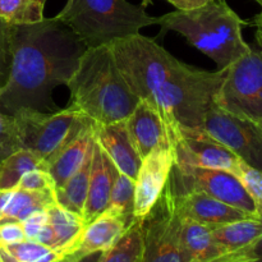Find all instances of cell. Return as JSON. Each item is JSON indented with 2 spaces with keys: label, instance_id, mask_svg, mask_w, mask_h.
<instances>
[{
  "label": "cell",
  "instance_id": "obj_1",
  "mask_svg": "<svg viewBox=\"0 0 262 262\" xmlns=\"http://www.w3.org/2000/svg\"><path fill=\"white\" fill-rule=\"evenodd\" d=\"M110 46L130 91L159 110L171 142L181 128L204 127L225 69L207 72L187 66L155 38L141 33L113 41Z\"/></svg>",
  "mask_w": 262,
  "mask_h": 262
},
{
  "label": "cell",
  "instance_id": "obj_2",
  "mask_svg": "<svg viewBox=\"0 0 262 262\" xmlns=\"http://www.w3.org/2000/svg\"><path fill=\"white\" fill-rule=\"evenodd\" d=\"M10 71L0 90V112L19 109L56 112L55 87L67 84L87 46L59 19L43 18L28 25H9Z\"/></svg>",
  "mask_w": 262,
  "mask_h": 262
},
{
  "label": "cell",
  "instance_id": "obj_3",
  "mask_svg": "<svg viewBox=\"0 0 262 262\" xmlns=\"http://www.w3.org/2000/svg\"><path fill=\"white\" fill-rule=\"evenodd\" d=\"M67 86L71 106L95 123L127 119L140 100L120 73L110 43L87 48Z\"/></svg>",
  "mask_w": 262,
  "mask_h": 262
},
{
  "label": "cell",
  "instance_id": "obj_4",
  "mask_svg": "<svg viewBox=\"0 0 262 262\" xmlns=\"http://www.w3.org/2000/svg\"><path fill=\"white\" fill-rule=\"evenodd\" d=\"M245 20L229 7L227 0H211L192 9H177L158 17L161 30L183 36L194 49L216 63L217 69H227L250 50L243 38Z\"/></svg>",
  "mask_w": 262,
  "mask_h": 262
},
{
  "label": "cell",
  "instance_id": "obj_5",
  "mask_svg": "<svg viewBox=\"0 0 262 262\" xmlns=\"http://www.w3.org/2000/svg\"><path fill=\"white\" fill-rule=\"evenodd\" d=\"M55 18L68 26L87 48L106 45L158 25V17L148 15L142 4L127 0H67Z\"/></svg>",
  "mask_w": 262,
  "mask_h": 262
},
{
  "label": "cell",
  "instance_id": "obj_6",
  "mask_svg": "<svg viewBox=\"0 0 262 262\" xmlns=\"http://www.w3.org/2000/svg\"><path fill=\"white\" fill-rule=\"evenodd\" d=\"M13 117L17 123L22 148L31 151L43 161L46 170L49 161L90 120L73 106L53 113L23 107Z\"/></svg>",
  "mask_w": 262,
  "mask_h": 262
},
{
  "label": "cell",
  "instance_id": "obj_7",
  "mask_svg": "<svg viewBox=\"0 0 262 262\" xmlns=\"http://www.w3.org/2000/svg\"><path fill=\"white\" fill-rule=\"evenodd\" d=\"M215 105L237 117L262 123V32L256 45L225 69Z\"/></svg>",
  "mask_w": 262,
  "mask_h": 262
},
{
  "label": "cell",
  "instance_id": "obj_8",
  "mask_svg": "<svg viewBox=\"0 0 262 262\" xmlns=\"http://www.w3.org/2000/svg\"><path fill=\"white\" fill-rule=\"evenodd\" d=\"M168 187L173 194L184 192H204L224 204L242 210L248 216L257 217L252 199L237 176L219 169L177 163L171 169Z\"/></svg>",
  "mask_w": 262,
  "mask_h": 262
},
{
  "label": "cell",
  "instance_id": "obj_9",
  "mask_svg": "<svg viewBox=\"0 0 262 262\" xmlns=\"http://www.w3.org/2000/svg\"><path fill=\"white\" fill-rule=\"evenodd\" d=\"M141 262H184L178 241V214L168 184L150 212L141 219Z\"/></svg>",
  "mask_w": 262,
  "mask_h": 262
},
{
  "label": "cell",
  "instance_id": "obj_10",
  "mask_svg": "<svg viewBox=\"0 0 262 262\" xmlns=\"http://www.w3.org/2000/svg\"><path fill=\"white\" fill-rule=\"evenodd\" d=\"M202 128L243 163L262 171V123L233 115L214 104Z\"/></svg>",
  "mask_w": 262,
  "mask_h": 262
},
{
  "label": "cell",
  "instance_id": "obj_11",
  "mask_svg": "<svg viewBox=\"0 0 262 262\" xmlns=\"http://www.w3.org/2000/svg\"><path fill=\"white\" fill-rule=\"evenodd\" d=\"M177 163L219 169L237 176L242 160L204 128H181L173 142Z\"/></svg>",
  "mask_w": 262,
  "mask_h": 262
},
{
  "label": "cell",
  "instance_id": "obj_12",
  "mask_svg": "<svg viewBox=\"0 0 262 262\" xmlns=\"http://www.w3.org/2000/svg\"><path fill=\"white\" fill-rule=\"evenodd\" d=\"M174 146H159L141 161L135 181L136 219H142L150 212L163 193L176 164Z\"/></svg>",
  "mask_w": 262,
  "mask_h": 262
},
{
  "label": "cell",
  "instance_id": "obj_13",
  "mask_svg": "<svg viewBox=\"0 0 262 262\" xmlns=\"http://www.w3.org/2000/svg\"><path fill=\"white\" fill-rule=\"evenodd\" d=\"M129 227L122 216L106 209L95 217L82 230L76 245L61 257L63 262H81L84 258L102 253L118 242Z\"/></svg>",
  "mask_w": 262,
  "mask_h": 262
},
{
  "label": "cell",
  "instance_id": "obj_14",
  "mask_svg": "<svg viewBox=\"0 0 262 262\" xmlns=\"http://www.w3.org/2000/svg\"><path fill=\"white\" fill-rule=\"evenodd\" d=\"M125 123L130 141L141 159L159 146H174L164 118L159 110L146 100H138Z\"/></svg>",
  "mask_w": 262,
  "mask_h": 262
},
{
  "label": "cell",
  "instance_id": "obj_15",
  "mask_svg": "<svg viewBox=\"0 0 262 262\" xmlns=\"http://www.w3.org/2000/svg\"><path fill=\"white\" fill-rule=\"evenodd\" d=\"M173 197L174 206L179 216L188 217L206 225L210 229L245 217H252L242 210L224 204L204 192H184L173 194Z\"/></svg>",
  "mask_w": 262,
  "mask_h": 262
},
{
  "label": "cell",
  "instance_id": "obj_16",
  "mask_svg": "<svg viewBox=\"0 0 262 262\" xmlns=\"http://www.w3.org/2000/svg\"><path fill=\"white\" fill-rule=\"evenodd\" d=\"M94 137L118 171L136 181L142 159L130 141L125 119L106 124L94 123Z\"/></svg>",
  "mask_w": 262,
  "mask_h": 262
},
{
  "label": "cell",
  "instance_id": "obj_17",
  "mask_svg": "<svg viewBox=\"0 0 262 262\" xmlns=\"http://www.w3.org/2000/svg\"><path fill=\"white\" fill-rule=\"evenodd\" d=\"M118 173L119 171L114 163L105 154L101 146L94 141L89 192H87L86 205L82 215L86 224L106 210Z\"/></svg>",
  "mask_w": 262,
  "mask_h": 262
},
{
  "label": "cell",
  "instance_id": "obj_18",
  "mask_svg": "<svg viewBox=\"0 0 262 262\" xmlns=\"http://www.w3.org/2000/svg\"><path fill=\"white\" fill-rule=\"evenodd\" d=\"M94 123V120L90 119L48 163V171L55 182V188L63 186L76 174L91 152L95 141Z\"/></svg>",
  "mask_w": 262,
  "mask_h": 262
},
{
  "label": "cell",
  "instance_id": "obj_19",
  "mask_svg": "<svg viewBox=\"0 0 262 262\" xmlns=\"http://www.w3.org/2000/svg\"><path fill=\"white\" fill-rule=\"evenodd\" d=\"M178 214V212H177ZM178 241L184 262H197L222 253L209 227L178 215Z\"/></svg>",
  "mask_w": 262,
  "mask_h": 262
},
{
  "label": "cell",
  "instance_id": "obj_20",
  "mask_svg": "<svg viewBox=\"0 0 262 262\" xmlns=\"http://www.w3.org/2000/svg\"><path fill=\"white\" fill-rule=\"evenodd\" d=\"M212 239L222 252L255 245L262 235V220L245 217L211 229Z\"/></svg>",
  "mask_w": 262,
  "mask_h": 262
},
{
  "label": "cell",
  "instance_id": "obj_21",
  "mask_svg": "<svg viewBox=\"0 0 262 262\" xmlns=\"http://www.w3.org/2000/svg\"><path fill=\"white\" fill-rule=\"evenodd\" d=\"M49 224L53 228L55 234V252L60 255V258L76 245L86 223L82 216L69 211L60 206L58 202L50 205L46 209Z\"/></svg>",
  "mask_w": 262,
  "mask_h": 262
},
{
  "label": "cell",
  "instance_id": "obj_22",
  "mask_svg": "<svg viewBox=\"0 0 262 262\" xmlns=\"http://www.w3.org/2000/svg\"><path fill=\"white\" fill-rule=\"evenodd\" d=\"M55 189L46 191H26L14 188L9 201L5 206L0 223L4 222H25L28 216L37 211L48 209L55 204Z\"/></svg>",
  "mask_w": 262,
  "mask_h": 262
},
{
  "label": "cell",
  "instance_id": "obj_23",
  "mask_svg": "<svg viewBox=\"0 0 262 262\" xmlns=\"http://www.w3.org/2000/svg\"><path fill=\"white\" fill-rule=\"evenodd\" d=\"M92 150L86 161L76 174L71 177L61 187L55 188V199L60 206L82 216L89 192L90 174H91ZM83 219V217H82Z\"/></svg>",
  "mask_w": 262,
  "mask_h": 262
},
{
  "label": "cell",
  "instance_id": "obj_24",
  "mask_svg": "<svg viewBox=\"0 0 262 262\" xmlns=\"http://www.w3.org/2000/svg\"><path fill=\"white\" fill-rule=\"evenodd\" d=\"M143 252V235L141 219H136L125 229L113 247L101 253L97 262H141Z\"/></svg>",
  "mask_w": 262,
  "mask_h": 262
},
{
  "label": "cell",
  "instance_id": "obj_25",
  "mask_svg": "<svg viewBox=\"0 0 262 262\" xmlns=\"http://www.w3.org/2000/svg\"><path fill=\"white\" fill-rule=\"evenodd\" d=\"M35 169L46 170L45 163L31 151L20 148L0 163V189H14L20 178Z\"/></svg>",
  "mask_w": 262,
  "mask_h": 262
},
{
  "label": "cell",
  "instance_id": "obj_26",
  "mask_svg": "<svg viewBox=\"0 0 262 262\" xmlns=\"http://www.w3.org/2000/svg\"><path fill=\"white\" fill-rule=\"evenodd\" d=\"M60 255L51 248L25 239L9 246H0V262H55Z\"/></svg>",
  "mask_w": 262,
  "mask_h": 262
},
{
  "label": "cell",
  "instance_id": "obj_27",
  "mask_svg": "<svg viewBox=\"0 0 262 262\" xmlns=\"http://www.w3.org/2000/svg\"><path fill=\"white\" fill-rule=\"evenodd\" d=\"M42 4L38 0H0V19L9 25H28L42 20Z\"/></svg>",
  "mask_w": 262,
  "mask_h": 262
},
{
  "label": "cell",
  "instance_id": "obj_28",
  "mask_svg": "<svg viewBox=\"0 0 262 262\" xmlns=\"http://www.w3.org/2000/svg\"><path fill=\"white\" fill-rule=\"evenodd\" d=\"M106 209L117 212L128 225L135 222V179L120 171L118 173Z\"/></svg>",
  "mask_w": 262,
  "mask_h": 262
},
{
  "label": "cell",
  "instance_id": "obj_29",
  "mask_svg": "<svg viewBox=\"0 0 262 262\" xmlns=\"http://www.w3.org/2000/svg\"><path fill=\"white\" fill-rule=\"evenodd\" d=\"M20 148L22 145L14 117L0 112V163Z\"/></svg>",
  "mask_w": 262,
  "mask_h": 262
},
{
  "label": "cell",
  "instance_id": "obj_30",
  "mask_svg": "<svg viewBox=\"0 0 262 262\" xmlns=\"http://www.w3.org/2000/svg\"><path fill=\"white\" fill-rule=\"evenodd\" d=\"M237 177L252 199L258 219L262 220V171L242 161Z\"/></svg>",
  "mask_w": 262,
  "mask_h": 262
},
{
  "label": "cell",
  "instance_id": "obj_31",
  "mask_svg": "<svg viewBox=\"0 0 262 262\" xmlns=\"http://www.w3.org/2000/svg\"><path fill=\"white\" fill-rule=\"evenodd\" d=\"M17 187L26 191H46V189H55V182L48 170L35 169L26 173L20 178Z\"/></svg>",
  "mask_w": 262,
  "mask_h": 262
},
{
  "label": "cell",
  "instance_id": "obj_32",
  "mask_svg": "<svg viewBox=\"0 0 262 262\" xmlns=\"http://www.w3.org/2000/svg\"><path fill=\"white\" fill-rule=\"evenodd\" d=\"M10 71L9 23L0 19V90L5 86Z\"/></svg>",
  "mask_w": 262,
  "mask_h": 262
},
{
  "label": "cell",
  "instance_id": "obj_33",
  "mask_svg": "<svg viewBox=\"0 0 262 262\" xmlns=\"http://www.w3.org/2000/svg\"><path fill=\"white\" fill-rule=\"evenodd\" d=\"M26 239L22 223L4 222L0 223V246H9Z\"/></svg>",
  "mask_w": 262,
  "mask_h": 262
},
{
  "label": "cell",
  "instance_id": "obj_34",
  "mask_svg": "<svg viewBox=\"0 0 262 262\" xmlns=\"http://www.w3.org/2000/svg\"><path fill=\"white\" fill-rule=\"evenodd\" d=\"M49 223L48 212L46 210L42 211H37L35 214H32L31 216H28L25 222H22L23 232H25L26 239L33 241L36 238V235L38 234V232L41 230V228L45 224Z\"/></svg>",
  "mask_w": 262,
  "mask_h": 262
},
{
  "label": "cell",
  "instance_id": "obj_35",
  "mask_svg": "<svg viewBox=\"0 0 262 262\" xmlns=\"http://www.w3.org/2000/svg\"><path fill=\"white\" fill-rule=\"evenodd\" d=\"M33 241L51 248V250H55V234H54L53 228L50 227L49 223L41 228V230L38 232V234L36 235V238Z\"/></svg>",
  "mask_w": 262,
  "mask_h": 262
},
{
  "label": "cell",
  "instance_id": "obj_36",
  "mask_svg": "<svg viewBox=\"0 0 262 262\" xmlns=\"http://www.w3.org/2000/svg\"><path fill=\"white\" fill-rule=\"evenodd\" d=\"M151 0H143L142 5L146 8V5L150 3ZM168 3H170L174 8L177 9H192V8L200 7L202 4H206V3L211 2V0H166Z\"/></svg>",
  "mask_w": 262,
  "mask_h": 262
},
{
  "label": "cell",
  "instance_id": "obj_37",
  "mask_svg": "<svg viewBox=\"0 0 262 262\" xmlns=\"http://www.w3.org/2000/svg\"><path fill=\"white\" fill-rule=\"evenodd\" d=\"M13 189H0V219L3 216L5 206H7L8 201H9L10 196H12Z\"/></svg>",
  "mask_w": 262,
  "mask_h": 262
},
{
  "label": "cell",
  "instance_id": "obj_38",
  "mask_svg": "<svg viewBox=\"0 0 262 262\" xmlns=\"http://www.w3.org/2000/svg\"><path fill=\"white\" fill-rule=\"evenodd\" d=\"M253 253H255V261L253 262H262V235L253 246Z\"/></svg>",
  "mask_w": 262,
  "mask_h": 262
},
{
  "label": "cell",
  "instance_id": "obj_39",
  "mask_svg": "<svg viewBox=\"0 0 262 262\" xmlns=\"http://www.w3.org/2000/svg\"><path fill=\"white\" fill-rule=\"evenodd\" d=\"M253 25L257 27V31L262 32V10H261V13H258V14L253 18Z\"/></svg>",
  "mask_w": 262,
  "mask_h": 262
},
{
  "label": "cell",
  "instance_id": "obj_40",
  "mask_svg": "<svg viewBox=\"0 0 262 262\" xmlns=\"http://www.w3.org/2000/svg\"><path fill=\"white\" fill-rule=\"evenodd\" d=\"M255 2H257V3H258V4H260V5H261V8H262V0H255Z\"/></svg>",
  "mask_w": 262,
  "mask_h": 262
},
{
  "label": "cell",
  "instance_id": "obj_41",
  "mask_svg": "<svg viewBox=\"0 0 262 262\" xmlns=\"http://www.w3.org/2000/svg\"><path fill=\"white\" fill-rule=\"evenodd\" d=\"M38 2H41V3H42V4H45L46 0H38Z\"/></svg>",
  "mask_w": 262,
  "mask_h": 262
},
{
  "label": "cell",
  "instance_id": "obj_42",
  "mask_svg": "<svg viewBox=\"0 0 262 262\" xmlns=\"http://www.w3.org/2000/svg\"><path fill=\"white\" fill-rule=\"evenodd\" d=\"M55 262H63V260H61V258H60V260H58V261H55Z\"/></svg>",
  "mask_w": 262,
  "mask_h": 262
}]
</instances>
